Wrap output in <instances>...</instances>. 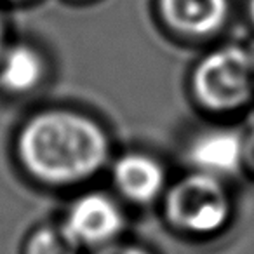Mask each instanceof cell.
I'll use <instances>...</instances> for the list:
<instances>
[{"label":"cell","instance_id":"4","mask_svg":"<svg viewBox=\"0 0 254 254\" xmlns=\"http://www.w3.org/2000/svg\"><path fill=\"white\" fill-rule=\"evenodd\" d=\"M63 228L78 246H106L122 228V214L106 195L89 193L73 202Z\"/></svg>","mask_w":254,"mask_h":254},{"label":"cell","instance_id":"7","mask_svg":"<svg viewBox=\"0 0 254 254\" xmlns=\"http://www.w3.org/2000/svg\"><path fill=\"white\" fill-rule=\"evenodd\" d=\"M115 185L127 198L148 202L160 193L164 187V171L157 160L143 153L124 155L113 167Z\"/></svg>","mask_w":254,"mask_h":254},{"label":"cell","instance_id":"8","mask_svg":"<svg viewBox=\"0 0 254 254\" xmlns=\"http://www.w3.org/2000/svg\"><path fill=\"white\" fill-rule=\"evenodd\" d=\"M42 58L28 46H16L5 54L0 66V82L12 92H26L40 82Z\"/></svg>","mask_w":254,"mask_h":254},{"label":"cell","instance_id":"9","mask_svg":"<svg viewBox=\"0 0 254 254\" xmlns=\"http://www.w3.org/2000/svg\"><path fill=\"white\" fill-rule=\"evenodd\" d=\"M78 247L64 228L46 226L33 233L26 254H78Z\"/></svg>","mask_w":254,"mask_h":254},{"label":"cell","instance_id":"12","mask_svg":"<svg viewBox=\"0 0 254 254\" xmlns=\"http://www.w3.org/2000/svg\"><path fill=\"white\" fill-rule=\"evenodd\" d=\"M2 42H4V26H2V19H0V51H2Z\"/></svg>","mask_w":254,"mask_h":254},{"label":"cell","instance_id":"6","mask_svg":"<svg viewBox=\"0 0 254 254\" xmlns=\"http://www.w3.org/2000/svg\"><path fill=\"white\" fill-rule=\"evenodd\" d=\"M190 160L212 176L233 173L244 162V139L232 131L204 132L191 143Z\"/></svg>","mask_w":254,"mask_h":254},{"label":"cell","instance_id":"10","mask_svg":"<svg viewBox=\"0 0 254 254\" xmlns=\"http://www.w3.org/2000/svg\"><path fill=\"white\" fill-rule=\"evenodd\" d=\"M96 254H150L143 247L138 246H126V244H106L101 246Z\"/></svg>","mask_w":254,"mask_h":254},{"label":"cell","instance_id":"1","mask_svg":"<svg viewBox=\"0 0 254 254\" xmlns=\"http://www.w3.org/2000/svg\"><path fill=\"white\" fill-rule=\"evenodd\" d=\"M19 157L39 180L70 185L98 173L108 139L98 122L70 110H51L28 120L19 134Z\"/></svg>","mask_w":254,"mask_h":254},{"label":"cell","instance_id":"2","mask_svg":"<svg viewBox=\"0 0 254 254\" xmlns=\"http://www.w3.org/2000/svg\"><path fill=\"white\" fill-rule=\"evenodd\" d=\"M230 211V197L219 178L202 171L178 181L166 198V212L171 223L197 235L219 230L228 219Z\"/></svg>","mask_w":254,"mask_h":254},{"label":"cell","instance_id":"3","mask_svg":"<svg viewBox=\"0 0 254 254\" xmlns=\"http://www.w3.org/2000/svg\"><path fill=\"white\" fill-rule=\"evenodd\" d=\"M254 87V63L240 47H225L200 61L193 73L198 101L216 112L233 110L249 99Z\"/></svg>","mask_w":254,"mask_h":254},{"label":"cell","instance_id":"5","mask_svg":"<svg viewBox=\"0 0 254 254\" xmlns=\"http://www.w3.org/2000/svg\"><path fill=\"white\" fill-rule=\"evenodd\" d=\"M160 9L173 28L188 35H207L226 19L228 0H160Z\"/></svg>","mask_w":254,"mask_h":254},{"label":"cell","instance_id":"13","mask_svg":"<svg viewBox=\"0 0 254 254\" xmlns=\"http://www.w3.org/2000/svg\"><path fill=\"white\" fill-rule=\"evenodd\" d=\"M251 16H253V21H254V0H251Z\"/></svg>","mask_w":254,"mask_h":254},{"label":"cell","instance_id":"11","mask_svg":"<svg viewBox=\"0 0 254 254\" xmlns=\"http://www.w3.org/2000/svg\"><path fill=\"white\" fill-rule=\"evenodd\" d=\"M244 162L254 171V131L244 139Z\"/></svg>","mask_w":254,"mask_h":254}]
</instances>
